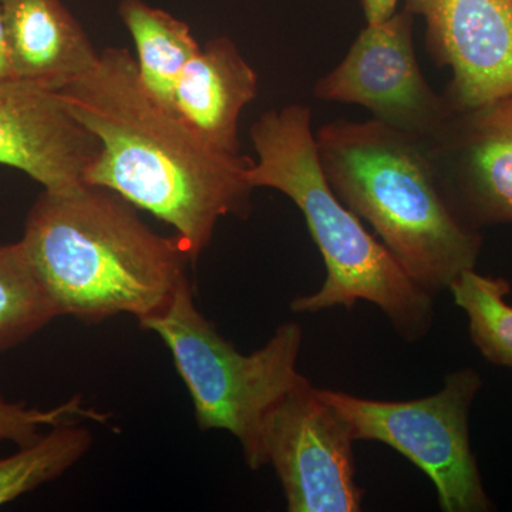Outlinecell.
<instances>
[{"label":"cell","instance_id":"5bb4252c","mask_svg":"<svg viewBox=\"0 0 512 512\" xmlns=\"http://www.w3.org/2000/svg\"><path fill=\"white\" fill-rule=\"evenodd\" d=\"M120 15L136 43L141 82L173 109L181 74L201 49L190 26L143 0H123Z\"/></svg>","mask_w":512,"mask_h":512},{"label":"cell","instance_id":"ba28073f","mask_svg":"<svg viewBox=\"0 0 512 512\" xmlns=\"http://www.w3.org/2000/svg\"><path fill=\"white\" fill-rule=\"evenodd\" d=\"M413 25L414 16L404 8L366 25L345 59L315 84L313 96L363 107L380 123L429 143L453 110L421 73Z\"/></svg>","mask_w":512,"mask_h":512},{"label":"cell","instance_id":"30bf717a","mask_svg":"<svg viewBox=\"0 0 512 512\" xmlns=\"http://www.w3.org/2000/svg\"><path fill=\"white\" fill-rule=\"evenodd\" d=\"M426 23V45L451 70L443 96L453 111L512 94V0H404Z\"/></svg>","mask_w":512,"mask_h":512},{"label":"cell","instance_id":"2e32d148","mask_svg":"<svg viewBox=\"0 0 512 512\" xmlns=\"http://www.w3.org/2000/svg\"><path fill=\"white\" fill-rule=\"evenodd\" d=\"M512 291L505 278L468 269L448 292L466 313L471 342L491 365L512 367Z\"/></svg>","mask_w":512,"mask_h":512},{"label":"cell","instance_id":"7a4b0ae2","mask_svg":"<svg viewBox=\"0 0 512 512\" xmlns=\"http://www.w3.org/2000/svg\"><path fill=\"white\" fill-rule=\"evenodd\" d=\"M57 316L97 325L163 312L190 279L180 241L153 231L116 192L83 184L43 190L20 239Z\"/></svg>","mask_w":512,"mask_h":512},{"label":"cell","instance_id":"3957f363","mask_svg":"<svg viewBox=\"0 0 512 512\" xmlns=\"http://www.w3.org/2000/svg\"><path fill=\"white\" fill-rule=\"evenodd\" d=\"M258 160L247 168L254 188H272L295 202L323 256L326 279L293 299L295 313L373 303L400 338L417 342L433 328L434 296L410 278L379 238L339 200L323 174L312 111L303 104L269 110L251 128Z\"/></svg>","mask_w":512,"mask_h":512},{"label":"cell","instance_id":"5b68a950","mask_svg":"<svg viewBox=\"0 0 512 512\" xmlns=\"http://www.w3.org/2000/svg\"><path fill=\"white\" fill-rule=\"evenodd\" d=\"M140 326L156 333L170 350L190 393L198 427L228 431L251 470L266 466V416L306 379L298 372L303 340L299 323H282L262 348L244 355L202 315L188 281L163 312Z\"/></svg>","mask_w":512,"mask_h":512},{"label":"cell","instance_id":"ffe728a7","mask_svg":"<svg viewBox=\"0 0 512 512\" xmlns=\"http://www.w3.org/2000/svg\"><path fill=\"white\" fill-rule=\"evenodd\" d=\"M0 77H9V79H13L8 30H6L2 3H0Z\"/></svg>","mask_w":512,"mask_h":512},{"label":"cell","instance_id":"4fadbf2b","mask_svg":"<svg viewBox=\"0 0 512 512\" xmlns=\"http://www.w3.org/2000/svg\"><path fill=\"white\" fill-rule=\"evenodd\" d=\"M255 70L228 37L212 39L187 64L173 109L208 146L239 156V119L255 99Z\"/></svg>","mask_w":512,"mask_h":512},{"label":"cell","instance_id":"277c9868","mask_svg":"<svg viewBox=\"0 0 512 512\" xmlns=\"http://www.w3.org/2000/svg\"><path fill=\"white\" fill-rule=\"evenodd\" d=\"M315 138L330 188L424 291L476 268L483 237L448 207L426 143L375 119L336 120Z\"/></svg>","mask_w":512,"mask_h":512},{"label":"cell","instance_id":"ac0fdd59","mask_svg":"<svg viewBox=\"0 0 512 512\" xmlns=\"http://www.w3.org/2000/svg\"><path fill=\"white\" fill-rule=\"evenodd\" d=\"M110 413H100L83 403L82 396H73L55 409H30L22 402H8L0 397V444L28 446L42 434L43 427H53L73 421L107 423Z\"/></svg>","mask_w":512,"mask_h":512},{"label":"cell","instance_id":"7c38bea8","mask_svg":"<svg viewBox=\"0 0 512 512\" xmlns=\"http://www.w3.org/2000/svg\"><path fill=\"white\" fill-rule=\"evenodd\" d=\"M8 30L13 79L59 92L99 59L62 0H0Z\"/></svg>","mask_w":512,"mask_h":512},{"label":"cell","instance_id":"9c48e42d","mask_svg":"<svg viewBox=\"0 0 512 512\" xmlns=\"http://www.w3.org/2000/svg\"><path fill=\"white\" fill-rule=\"evenodd\" d=\"M426 144L458 220L474 231L512 224V94L453 111Z\"/></svg>","mask_w":512,"mask_h":512},{"label":"cell","instance_id":"9a60e30c","mask_svg":"<svg viewBox=\"0 0 512 512\" xmlns=\"http://www.w3.org/2000/svg\"><path fill=\"white\" fill-rule=\"evenodd\" d=\"M92 444V430L82 421H73L50 427L33 443L0 458V507L63 476Z\"/></svg>","mask_w":512,"mask_h":512},{"label":"cell","instance_id":"52a82bcc","mask_svg":"<svg viewBox=\"0 0 512 512\" xmlns=\"http://www.w3.org/2000/svg\"><path fill=\"white\" fill-rule=\"evenodd\" d=\"M352 433L308 379L285 394L262 429L265 463L274 467L289 512L362 511Z\"/></svg>","mask_w":512,"mask_h":512},{"label":"cell","instance_id":"e0dca14e","mask_svg":"<svg viewBox=\"0 0 512 512\" xmlns=\"http://www.w3.org/2000/svg\"><path fill=\"white\" fill-rule=\"evenodd\" d=\"M55 318L20 242L0 245V352L22 345Z\"/></svg>","mask_w":512,"mask_h":512},{"label":"cell","instance_id":"8fae6325","mask_svg":"<svg viewBox=\"0 0 512 512\" xmlns=\"http://www.w3.org/2000/svg\"><path fill=\"white\" fill-rule=\"evenodd\" d=\"M100 154L96 137L57 92L0 77V164L28 174L45 190L86 184Z\"/></svg>","mask_w":512,"mask_h":512},{"label":"cell","instance_id":"6da1fadb","mask_svg":"<svg viewBox=\"0 0 512 512\" xmlns=\"http://www.w3.org/2000/svg\"><path fill=\"white\" fill-rule=\"evenodd\" d=\"M57 93L100 143L86 184L171 225L191 262L210 245L221 218L251 214V158L208 146L148 92L127 49L103 50L89 72Z\"/></svg>","mask_w":512,"mask_h":512},{"label":"cell","instance_id":"d6986e66","mask_svg":"<svg viewBox=\"0 0 512 512\" xmlns=\"http://www.w3.org/2000/svg\"><path fill=\"white\" fill-rule=\"evenodd\" d=\"M399 0H362L366 25H376L392 18L397 12Z\"/></svg>","mask_w":512,"mask_h":512},{"label":"cell","instance_id":"8992f818","mask_svg":"<svg viewBox=\"0 0 512 512\" xmlns=\"http://www.w3.org/2000/svg\"><path fill=\"white\" fill-rule=\"evenodd\" d=\"M483 377L474 367L454 370L439 392L406 402L363 399L318 389L348 424L353 439L379 441L419 467L437 491L441 511L490 512L470 440V410Z\"/></svg>","mask_w":512,"mask_h":512}]
</instances>
